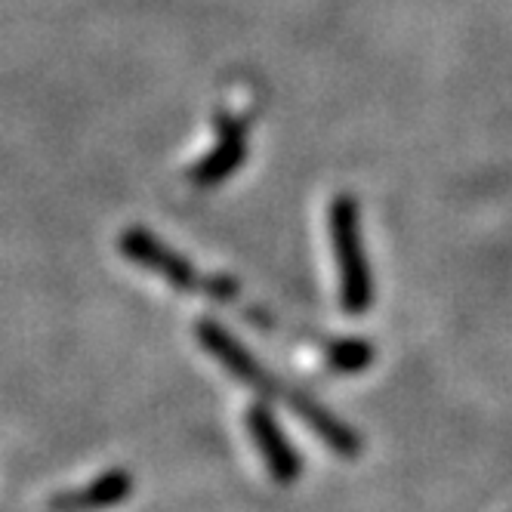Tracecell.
Masks as SVG:
<instances>
[{
	"instance_id": "obj_1",
	"label": "cell",
	"mask_w": 512,
	"mask_h": 512,
	"mask_svg": "<svg viewBox=\"0 0 512 512\" xmlns=\"http://www.w3.org/2000/svg\"><path fill=\"white\" fill-rule=\"evenodd\" d=\"M195 337H198V343L223 364V368L235 377V380H241L244 386H250V389H256L263 398H278V401H284V405L294 411L300 420H306L315 432H318V438H324L327 445H331L334 451H340L343 457H355V451L361 448V442L358 438L337 420V417H331L324 408H318L315 401L309 398V395H303V392H297V389H290V386H284V383H278L260 361H256L223 324H216V321H210V318H201L198 324H195Z\"/></svg>"
},
{
	"instance_id": "obj_2",
	"label": "cell",
	"mask_w": 512,
	"mask_h": 512,
	"mask_svg": "<svg viewBox=\"0 0 512 512\" xmlns=\"http://www.w3.org/2000/svg\"><path fill=\"white\" fill-rule=\"evenodd\" d=\"M327 226H331V244L337 253L340 306L349 315H361L371 306V272H368V260H364L361 223H358L355 201L346 195L334 198L331 210H327Z\"/></svg>"
},
{
	"instance_id": "obj_3",
	"label": "cell",
	"mask_w": 512,
	"mask_h": 512,
	"mask_svg": "<svg viewBox=\"0 0 512 512\" xmlns=\"http://www.w3.org/2000/svg\"><path fill=\"white\" fill-rule=\"evenodd\" d=\"M118 247L130 263L164 278L176 290H204V294H213V297H235V290H238L235 281H229V278L198 275V269L186 260V256L176 253L170 244H164L161 238H155L142 226H127L118 238Z\"/></svg>"
},
{
	"instance_id": "obj_4",
	"label": "cell",
	"mask_w": 512,
	"mask_h": 512,
	"mask_svg": "<svg viewBox=\"0 0 512 512\" xmlns=\"http://www.w3.org/2000/svg\"><path fill=\"white\" fill-rule=\"evenodd\" d=\"M247 423V432L253 438L256 451H260L269 475L278 482V485H294L297 475H300V460L290 448V442L284 438V432L278 429L275 417L263 408V405H253L244 417Z\"/></svg>"
},
{
	"instance_id": "obj_5",
	"label": "cell",
	"mask_w": 512,
	"mask_h": 512,
	"mask_svg": "<svg viewBox=\"0 0 512 512\" xmlns=\"http://www.w3.org/2000/svg\"><path fill=\"white\" fill-rule=\"evenodd\" d=\"M133 494V475L127 469H105L90 485L68 488L50 497L53 512H102L121 506Z\"/></svg>"
},
{
	"instance_id": "obj_6",
	"label": "cell",
	"mask_w": 512,
	"mask_h": 512,
	"mask_svg": "<svg viewBox=\"0 0 512 512\" xmlns=\"http://www.w3.org/2000/svg\"><path fill=\"white\" fill-rule=\"evenodd\" d=\"M219 127V142L216 149H210L195 167H192V179L195 186H219L223 179H229L247 155V142H244V121H235L229 115L216 118Z\"/></svg>"
},
{
	"instance_id": "obj_7",
	"label": "cell",
	"mask_w": 512,
	"mask_h": 512,
	"mask_svg": "<svg viewBox=\"0 0 512 512\" xmlns=\"http://www.w3.org/2000/svg\"><path fill=\"white\" fill-rule=\"evenodd\" d=\"M371 358H374V349L368 343H337L331 349V364H337V368H343V371L368 368Z\"/></svg>"
}]
</instances>
